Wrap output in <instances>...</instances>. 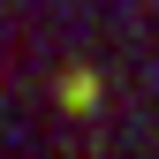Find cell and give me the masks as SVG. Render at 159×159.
Wrapping results in <instances>:
<instances>
[{"label":"cell","mask_w":159,"mask_h":159,"mask_svg":"<svg viewBox=\"0 0 159 159\" xmlns=\"http://www.w3.org/2000/svg\"><path fill=\"white\" fill-rule=\"evenodd\" d=\"M61 106H68V114H91V106H98V76H91V68H68V76H61Z\"/></svg>","instance_id":"6da1fadb"}]
</instances>
